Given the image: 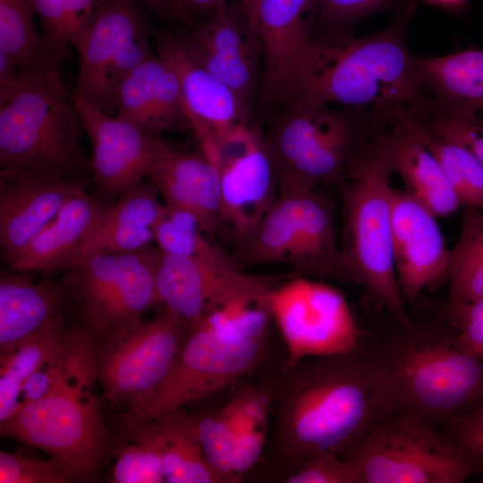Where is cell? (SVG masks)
Returning <instances> with one entry per match:
<instances>
[{"label":"cell","instance_id":"1","mask_svg":"<svg viewBox=\"0 0 483 483\" xmlns=\"http://www.w3.org/2000/svg\"><path fill=\"white\" fill-rule=\"evenodd\" d=\"M267 380L270 453L288 473L320 453L340 454L395 410L373 357L358 348L284 361Z\"/></svg>","mask_w":483,"mask_h":483},{"label":"cell","instance_id":"2","mask_svg":"<svg viewBox=\"0 0 483 483\" xmlns=\"http://www.w3.org/2000/svg\"><path fill=\"white\" fill-rule=\"evenodd\" d=\"M80 124L60 73L44 68L20 72L15 83L0 89V171L91 183Z\"/></svg>","mask_w":483,"mask_h":483},{"label":"cell","instance_id":"3","mask_svg":"<svg viewBox=\"0 0 483 483\" xmlns=\"http://www.w3.org/2000/svg\"><path fill=\"white\" fill-rule=\"evenodd\" d=\"M395 132L388 125L343 184L344 242L342 247L346 281L364 288L403 328L413 321L405 309L393 251L390 184Z\"/></svg>","mask_w":483,"mask_h":483},{"label":"cell","instance_id":"4","mask_svg":"<svg viewBox=\"0 0 483 483\" xmlns=\"http://www.w3.org/2000/svg\"><path fill=\"white\" fill-rule=\"evenodd\" d=\"M269 313L257 301H234L191 327L173 367L139 419L148 420L235 385L258 369L267 355Z\"/></svg>","mask_w":483,"mask_h":483},{"label":"cell","instance_id":"5","mask_svg":"<svg viewBox=\"0 0 483 483\" xmlns=\"http://www.w3.org/2000/svg\"><path fill=\"white\" fill-rule=\"evenodd\" d=\"M358 110L297 101L273 112L263 143L278 190L343 183L386 125L379 114L369 123Z\"/></svg>","mask_w":483,"mask_h":483},{"label":"cell","instance_id":"6","mask_svg":"<svg viewBox=\"0 0 483 483\" xmlns=\"http://www.w3.org/2000/svg\"><path fill=\"white\" fill-rule=\"evenodd\" d=\"M401 328L402 337L372 356L395 410L432 424L483 401V361L462 350L456 335L421 331L414 323Z\"/></svg>","mask_w":483,"mask_h":483},{"label":"cell","instance_id":"7","mask_svg":"<svg viewBox=\"0 0 483 483\" xmlns=\"http://www.w3.org/2000/svg\"><path fill=\"white\" fill-rule=\"evenodd\" d=\"M414 10L411 5L380 32L338 44L329 63L298 101L335 102L352 109L369 106L377 112L404 107L424 113L429 103L423 97L416 57L405 41Z\"/></svg>","mask_w":483,"mask_h":483},{"label":"cell","instance_id":"8","mask_svg":"<svg viewBox=\"0 0 483 483\" xmlns=\"http://www.w3.org/2000/svg\"><path fill=\"white\" fill-rule=\"evenodd\" d=\"M96 382L93 360L83 361L50 394L0 422V436L43 451L70 482L97 481L110 434L93 393Z\"/></svg>","mask_w":483,"mask_h":483},{"label":"cell","instance_id":"9","mask_svg":"<svg viewBox=\"0 0 483 483\" xmlns=\"http://www.w3.org/2000/svg\"><path fill=\"white\" fill-rule=\"evenodd\" d=\"M340 456L354 470L358 483H462L483 470L471 457L431 424L394 410Z\"/></svg>","mask_w":483,"mask_h":483},{"label":"cell","instance_id":"10","mask_svg":"<svg viewBox=\"0 0 483 483\" xmlns=\"http://www.w3.org/2000/svg\"><path fill=\"white\" fill-rule=\"evenodd\" d=\"M191 327L166 307L94 352L96 381L122 411L140 417L165 381Z\"/></svg>","mask_w":483,"mask_h":483},{"label":"cell","instance_id":"11","mask_svg":"<svg viewBox=\"0 0 483 483\" xmlns=\"http://www.w3.org/2000/svg\"><path fill=\"white\" fill-rule=\"evenodd\" d=\"M316 7L317 0H260L261 114L298 101L332 58L336 45H325L313 34Z\"/></svg>","mask_w":483,"mask_h":483},{"label":"cell","instance_id":"12","mask_svg":"<svg viewBox=\"0 0 483 483\" xmlns=\"http://www.w3.org/2000/svg\"><path fill=\"white\" fill-rule=\"evenodd\" d=\"M146 10L138 0H104L72 46L79 58L72 97L115 115L122 82L153 54Z\"/></svg>","mask_w":483,"mask_h":483},{"label":"cell","instance_id":"13","mask_svg":"<svg viewBox=\"0 0 483 483\" xmlns=\"http://www.w3.org/2000/svg\"><path fill=\"white\" fill-rule=\"evenodd\" d=\"M265 304L283 339L286 363L358 348L362 332L344 295L332 285L297 275L272 286Z\"/></svg>","mask_w":483,"mask_h":483},{"label":"cell","instance_id":"14","mask_svg":"<svg viewBox=\"0 0 483 483\" xmlns=\"http://www.w3.org/2000/svg\"><path fill=\"white\" fill-rule=\"evenodd\" d=\"M203 153L219 173L223 223L243 242L273 206L279 191L263 137L250 124L241 125Z\"/></svg>","mask_w":483,"mask_h":483},{"label":"cell","instance_id":"15","mask_svg":"<svg viewBox=\"0 0 483 483\" xmlns=\"http://www.w3.org/2000/svg\"><path fill=\"white\" fill-rule=\"evenodd\" d=\"M272 277L225 269L199 258L157 248L156 285L159 303L191 327L206 316L234 301L265 302Z\"/></svg>","mask_w":483,"mask_h":483},{"label":"cell","instance_id":"16","mask_svg":"<svg viewBox=\"0 0 483 483\" xmlns=\"http://www.w3.org/2000/svg\"><path fill=\"white\" fill-rule=\"evenodd\" d=\"M187 53L250 104L258 87L263 50L241 6L228 1L206 18L175 32Z\"/></svg>","mask_w":483,"mask_h":483},{"label":"cell","instance_id":"17","mask_svg":"<svg viewBox=\"0 0 483 483\" xmlns=\"http://www.w3.org/2000/svg\"><path fill=\"white\" fill-rule=\"evenodd\" d=\"M92 144V181L104 199L121 196L148 176L161 136L71 96Z\"/></svg>","mask_w":483,"mask_h":483},{"label":"cell","instance_id":"18","mask_svg":"<svg viewBox=\"0 0 483 483\" xmlns=\"http://www.w3.org/2000/svg\"><path fill=\"white\" fill-rule=\"evenodd\" d=\"M153 37L157 54L176 73L190 125L200 147L216 145L238 126L249 124L250 104L195 61L175 32L153 30Z\"/></svg>","mask_w":483,"mask_h":483},{"label":"cell","instance_id":"19","mask_svg":"<svg viewBox=\"0 0 483 483\" xmlns=\"http://www.w3.org/2000/svg\"><path fill=\"white\" fill-rule=\"evenodd\" d=\"M394 261L403 298L417 300L447 280L449 251L436 216L405 191H394Z\"/></svg>","mask_w":483,"mask_h":483},{"label":"cell","instance_id":"20","mask_svg":"<svg viewBox=\"0 0 483 483\" xmlns=\"http://www.w3.org/2000/svg\"><path fill=\"white\" fill-rule=\"evenodd\" d=\"M148 178L167 209L191 216L210 235L218 233L219 173L201 149H183L161 138Z\"/></svg>","mask_w":483,"mask_h":483},{"label":"cell","instance_id":"21","mask_svg":"<svg viewBox=\"0 0 483 483\" xmlns=\"http://www.w3.org/2000/svg\"><path fill=\"white\" fill-rule=\"evenodd\" d=\"M87 182L0 171V248L8 265Z\"/></svg>","mask_w":483,"mask_h":483},{"label":"cell","instance_id":"22","mask_svg":"<svg viewBox=\"0 0 483 483\" xmlns=\"http://www.w3.org/2000/svg\"><path fill=\"white\" fill-rule=\"evenodd\" d=\"M73 322L59 278H34L28 272L0 277V358L36 335Z\"/></svg>","mask_w":483,"mask_h":483},{"label":"cell","instance_id":"23","mask_svg":"<svg viewBox=\"0 0 483 483\" xmlns=\"http://www.w3.org/2000/svg\"><path fill=\"white\" fill-rule=\"evenodd\" d=\"M157 247L130 252L124 270L113 289L76 326L94 352L106 340L139 325L145 313L159 303L156 285Z\"/></svg>","mask_w":483,"mask_h":483},{"label":"cell","instance_id":"24","mask_svg":"<svg viewBox=\"0 0 483 483\" xmlns=\"http://www.w3.org/2000/svg\"><path fill=\"white\" fill-rule=\"evenodd\" d=\"M115 115L159 136L164 131L191 127L176 73L154 53L122 82Z\"/></svg>","mask_w":483,"mask_h":483},{"label":"cell","instance_id":"25","mask_svg":"<svg viewBox=\"0 0 483 483\" xmlns=\"http://www.w3.org/2000/svg\"><path fill=\"white\" fill-rule=\"evenodd\" d=\"M106 208L86 188L79 190L8 267L15 272L59 273L74 250L95 230Z\"/></svg>","mask_w":483,"mask_h":483},{"label":"cell","instance_id":"26","mask_svg":"<svg viewBox=\"0 0 483 483\" xmlns=\"http://www.w3.org/2000/svg\"><path fill=\"white\" fill-rule=\"evenodd\" d=\"M289 190L293 191L296 204L299 256L295 267L299 275H318L346 281L330 199L317 190Z\"/></svg>","mask_w":483,"mask_h":483},{"label":"cell","instance_id":"27","mask_svg":"<svg viewBox=\"0 0 483 483\" xmlns=\"http://www.w3.org/2000/svg\"><path fill=\"white\" fill-rule=\"evenodd\" d=\"M424 89L436 97L435 107L457 114L483 115V49L417 58Z\"/></svg>","mask_w":483,"mask_h":483},{"label":"cell","instance_id":"28","mask_svg":"<svg viewBox=\"0 0 483 483\" xmlns=\"http://www.w3.org/2000/svg\"><path fill=\"white\" fill-rule=\"evenodd\" d=\"M168 483H228L207 460L190 412L176 407L146 420Z\"/></svg>","mask_w":483,"mask_h":483},{"label":"cell","instance_id":"29","mask_svg":"<svg viewBox=\"0 0 483 483\" xmlns=\"http://www.w3.org/2000/svg\"><path fill=\"white\" fill-rule=\"evenodd\" d=\"M388 125L395 132L392 169L402 178L404 191L436 217L458 210L462 203L434 156L414 134Z\"/></svg>","mask_w":483,"mask_h":483},{"label":"cell","instance_id":"30","mask_svg":"<svg viewBox=\"0 0 483 483\" xmlns=\"http://www.w3.org/2000/svg\"><path fill=\"white\" fill-rule=\"evenodd\" d=\"M389 124L414 134L439 163L462 206L483 209V167L462 143L431 131L412 112L395 107L386 114Z\"/></svg>","mask_w":483,"mask_h":483},{"label":"cell","instance_id":"31","mask_svg":"<svg viewBox=\"0 0 483 483\" xmlns=\"http://www.w3.org/2000/svg\"><path fill=\"white\" fill-rule=\"evenodd\" d=\"M80 334L73 322H64L36 335L0 358V422L18 409L26 380L61 356Z\"/></svg>","mask_w":483,"mask_h":483},{"label":"cell","instance_id":"32","mask_svg":"<svg viewBox=\"0 0 483 483\" xmlns=\"http://www.w3.org/2000/svg\"><path fill=\"white\" fill-rule=\"evenodd\" d=\"M109 434L110 447L106 459L111 456L114 462L108 473V481L165 482L162 458L146 420L122 411L117 415L114 428L112 432L109 430Z\"/></svg>","mask_w":483,"mask_h":483},{"label":"cell","instance_id":"33","mask_svg":"<svg viewBox=\"0 0 483 483\" xmlns=\"http://www.w3.org/2000/svg\"><path fill=\"white\" fill-rule=\"evenodd\" d=\"M248 264L291 263L299 256V233L293 191L280 189L254 233L243 242Z\"/></svg>","mask_w":483,"mask_h":483},{"label":"cell","instance_id":"34","mask_svg":"<svg viewBox=\"0 0 483 483\" xmlns=\"http://www.w3.org/2000/svg\"><path fill=\"white\" fill-rule=\"evenodd\" d=\"M445 308L483 298V209L462 206V228L449 251Z\"/></svg>","mask_w":483,"mask_h":483},{"label":"cell","instance_id":"35","mask_svg":"<svg viewBox=\"0 0 483 483\" xmlns=\"http://www.w3.org/2000/svg\"><path fill=\"white\" fill-rule=\"evenodd\" d=\"M34 13L29 0H0V51L20 72L44 68L60 73L61 64L34 25Z\"/></svg>","mask_w":483,"mask_h":483},{"label":"cell","instance_id":"36","mask_svg":"<svg viewBox=\"0 0 483 483\" xmlns=\"http://www.w3.org/2000/svg\"><path fill=\"white\" fill-rule=\"evenodd\" d=\"M42 35L61 64L68 48L91 22L104 0H29Z\"/></svg>","mask_w":483,"mask_h":483},{"label":"cell","instance_id":"37","mask_svg":"<svg viewBox=\"0 0 483 483\" xmlns=\"http://www.w3.org/2000/svg\"><path fill=\"white\" fill-rule=\"evenodd\" d=\"M208 236L191 216L168 209L155 229V242L165 252L195 257L225 269L239 267Z\"/></svg>","mask_w":483,"mask_h":483},{"label":"cell","instance_id":"38","mask_svg":"<svg viewBox=\"0 0 483 483\" xmlns=\"http://www.w3.org/2000/svg\"><path fill=\"white\" fill-rule=\"evenodd\" d=\"M190 415L195 434L210 465L228 483L239 482L233 469L234 430L223 410L216 413Z\"/></svg>","mask_w":483,"mask_h":483},{"label":"cell","instance_id":"39","mask_svg":"<svg viewBox=\"0 0 483 483\" xmlns=\"http://www.w3.org/2000/svg\"><path fill=\"white\" fill-rule=\"evenodd\" d=\"M155 242V232L150 228H98L89 235L66 259L62 273L83 258L98 252L130 253L146 249Z\"/></svg>","mask_w":483,"mask_h":483},{"label":"cell","instance_id":"40","mask_svg":"<svg viewBox=\"0 0 483 483\" xmlns=\"http://www.w3.org/2000/svg\"><path fill=\"white\" fill-rule=\"evenodd\" d=\"M58 462L28 456L20 452H0V483H67Z\"/></svg>","mask_w":483,"mask_h":483},{"label":"cell","instance_id":"41","mask_svg":"<svg viewBox=\"0 0 483 483\" xmlns=\"http://www.w3.org/2000/svg\"><path fill=\"white\" fill-rule=\"evenodd\" d=\"M423 122L434 132L467 147L483 167V115L437 111Z\"/></svg>","mask_w":483,"mask_h":483},{"label":"cell","instance_id":"42","mask_svg":"<svg viewBox=\"0 0 483 483\" xmlns=\"http://www.w3.org/2000/svg\"><path fill=\"white\" fill-rule=\"evenodd\" d=\"M283 479L286 483H358L352 467L335 453L308 459Z\"/></svg>","mask_w":483,"mask_h":483},{"label":"cell","instance_id":"43","mask_svg":"<svg viewBox=\"0 0 483 483\" xmlns=\"http://www.w3.org/2000/svg\"><path fill=\"white\" fill-rule=\"evenodd\" d=\"M395 0H317L315 26L332 30V45L336 30L345 28L360 18L393 3Z\"/></svg>","mask_w":483,"mask_h":483},{"label":"cell","instance_id":"44","mask_svg":"<svg viewBox=\"0 0 483 483\" xmlns=\"http://www.w3.org/2000/svg\"><path fill=\"white\" fill-rule=\"evenodd\" d=\"M445 312L448 323L458 332V345L479 357L483 352V298L445 307Z\"/></svg>","mask_w":483,"mask_h":483},{"label":"cell","instance_id":"45","mask_svg":"<svg viewBox=\"0 0 483 483\" xmlns=\"http://www.w3.org/2000/svg\"><path fill=\"white\" fill-rule=\"evenodd\" d=\"M446 422L449 437L471 457L483 462V401Z\"/></svg>","mask_w":483,"mask_h":483},{"label":"cell","instance_id":"46","mask_svg":"<svg viewBox=\"0 0 483 483\" xmlns=\"http://www.w3.org/2000/svg\"><path fill=\"white\" fill-rule=\"evenodd\" d=\"M266 423L243 427L234 435L233 469L240 480L261 458L267 438Z\"/></svg>","mask_w":483,"mask_h":483},{"label":"cell","instance_id":"47","mask_svg":"<svg viewBox=\"0 0 483 483\" xmlns=\"http://www.w3.org/2000/svg\"><path fill=\"white\" fill-rule=\"evenodd\" d=\"M228 0H163L160 16L188 26L206 18Z\"/></svg>","mask_w":483,"mask_h":483},{"label":"cell","instance_id":"48","mask_svg":"<svg viewBox=\"0 0 483 483\" xmlns=\"http://www.w3.org/2000/svg\"><path fill=\"white\" fill-rule=\"evenodd\" d=\"M19 76L20 71L16 63L0 51V89L11 87Z\"/></svg>","mask_w":483,"mask_h":483},{"label":"cell","instance_id":"49","mask_svg":"<svg viewBox=\"0 0 483 483\" xmlns=\"http://www.w3.org/2000/svg\"><path fill=\"white\" fill-rule=\"evenodd\" d=\"M259 2L260 0H240L239 2L246 21L254 30H256V17Z\"/></svg>","mask_w":483,"mask_h":483},{"label":"cell","instance_id":"50","mask_svg":"<svg viewBox=\"0 0 483 483\" xmlns=\"http://www.w3.org/2000/svg\"><path fill=\"white\" fill-rule=\"evenodd\" d=\"M148 11L160 15L163 0H138Z\"/></svg>","mask_w":483,"mask_h":483},{"label":"cell","instance_id":"51","mask_svg":"<svg viewBox=\"0 0 483 483\" xmlns=\"http://www.w3.org/2000/svg\"><path fill=\"white\" fill-rule=\"evenodd\" d=\"M430 4L440 5L447 8H455L462 4L465 0H426Z\"/></svg>","mask_w":483,"mask_h":483},{"label":"cell","instance_id":"52","mask_svg":"<svg viewBox=\"0 0 483 483\" xmlns=\"http://www.w3.org/2000/svg\"><path fill=\"white\" fill-rule=\"evenodd\" d=\"M479 358H480V359L482 360V361H483V356H480Z\"/></svg>","mask_w":483,"mask_h":483},{"label":"cell","instance_id":"53","mask_svg":"<svg viewBox=\"0 0 483 483\" xmlns=\"http://www.w3.org/2000/svg\"><path fill=\"white\" fill-rule=\"evenodd\" d=\"M480 356H483V352H482V353L479 355V357H480Z\"/></svg>","mask_w":483,"mask_h":483}]
</instances>
